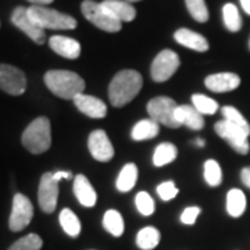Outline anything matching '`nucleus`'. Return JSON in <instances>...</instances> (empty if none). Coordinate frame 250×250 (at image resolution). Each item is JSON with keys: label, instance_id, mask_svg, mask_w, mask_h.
<instances>
[{"label": "nucleus", "instance_id": "4", "mask_svg": "<svg viewBox=\"0 0 250 250\" xmlns=\"http://www.w3.org/2000/svg\"><path fill=\"white\" fill-rule=\"evenodd\" d=\"M28 14L42 29H74L77 27L75 18L46 6H31L28 7Z\"/></svg>", "mask_w": 250, "mask_h": 250}, {"label": "nucleus", "instance_id": "10", "mask_svg": "<svg viewBox=\"0 0 250 250\" xmlns=\"http://www.w3.org/2000/svg\"><path fill=\"white\" fill-rule=\"evenodd\" d=\"M0 89L13 96H20L27 89L25 74L9 64H0Z\"/></svg>", "mask_w": 250, "mask_h": 250}, {"label": "nucleus", "instance_id": "28", "mask_svg": "<svg viewBox=\"0 0 250 250\" xmlns=\"http://www.w3.org/2000/svg\"><path fill=\"white\" fill-rule=\"evenodd\" d=\"M221 113H223L224 120L228 121L229 124L238 126L239 129H242L243 132H246L250 135V124L248 123V120L242 116V113L238 108L232 107V106H224L221 108Z\"/></svg>", "mask_w": 250, "mask_h": 250}, {"label": "nucleus", "instance_id": "11", "mask_svg": "<svg viewBox=\"0 0 250 250\" xmlns=\"http://www.w3.org/2000/svg\"><path fill=\"white\" fill-rule=\"evenodd\" d=\"M59 199V182L54 181L53 172H45L41 178L39 190H38V202L42 211L47 214L53 213L57 206Z\"/></svg>", "mask_w": 250, "mask_h": 250}, {"label": "nucleus", "instance_id": "8", "mask_svg": "<svg viewBox=\"0 0 250 250\" xmlns=\"http://www.w3.org/2000/svg\"><path fill=\"white\" fill-rule=\"evenodd\" d=\"M179 57L175 52L166 49L154 57L150 68V75L154 82H166L179 68Z\"/></svg>", "mask_w": 250, "mask_h": 250}, {"label": "nucleus", "instance_id": "40", "mask_svg": "<svg viewBox=\"0 0 250 250\" xmlns=\"http://www.w3.org/2000/svg\"><path fill=\"white\" fill-rule=\"evenodd\" d=\"M241 4L242 9L245 10V11L250 16V0H241Z\"/></svg>", "mask_w": 250, "mask_h": 250}, {"label": "nucleus", "instance_id": "24", "mask_svg": "<svg viewBox=\"0 0 250 250\" xmlns=\"http://www.w3.org/2000/svg\"><path fill=\"white\" fill-rule=\"evenodd\" d=\"M60 225H62V231L67 233L71 238H77L81 233L82 225H81L80 218L75 215V213L70 208H62L60 213Z\"/></svg>", "mask_w": 250, "mask_h": 250}, {"label": "nucleus", "instance_id": "1", "mask_svg": "<svg viewBox=\"0 0 250 250\" xmlns=\"http://www.w3.org/2000/svg\"><path fill=\"white\" fill-rule=\"evenodd\" d=\"M143 85L142 75L135 70H123L108 85V99L114 107H124L132 102L141 92Z\"/></svg>", "mask_w": 250, "mask_h": 250}, {"label": "nucleus", "instance_id": "17", "mask_svg": "<svg viewBox=\"0 0 250 250\" xmlns=\"http://www.w3.org/2000/svg\"><path fill=\"white\" fill-rule=\"evenodd\" d=\"M74 195L83 207H93L98 202L96 190L83 174H78L74 178Z\"/></svg>", "mask_w": 250, "mask_h": 250}, {"label": "nucleus", "instance_id": "15", "mask_svg": "<svg viewBox=\"0 0 250 250\" xmlns=\"http://www.w3.org/2000/svg\"><path fill=\"white\" fill-rule=\"evenodd\" d=\"M72 102L81 113H83L85 116L90 117V118H104L107 114L106 103L95 96L81 93Z\"/></svg>", "mask_w": 250, "mask_h": 250}, {"label": "nucleus", "instance_id": "39", "mask_svg": "<svg viewBox=\"0 0 250 250\" xmlns=\"http://www.w3.org/2000/svg\"><path fill=\"white\" fill-rule=\"evenodd\" d=\"M32 3V6H46V4H50L53 0H28Z\"/></svg>", "mask_w": 250, "mask_h": 250}, {"label": "nucleus", "instance_id": "16", "mask_svg": "<svg viewBox=\"0 0 250 250\" xmlns=\"http://www.w3.org/2000/svg\"><path fill=\"white\" fill-rule=\"evenodd\" d=\"M49 46L52 47V50L60 54L62 57L65 59H78L81 54V45L78 41L68 38V36L54 35L49 39Z\"/></svg>", "mask_w": 250, "mask_h": 250}, {"label": "nucleus", "instance_id": "18", "mask_svg": "<svg viewBox=\"0 0 250 250\" xmlns=\"http://www.w3.org/2000/svg\"><path fill=\"white\" fill-rule=\"evenodd\" d=\"M102 6L107 10L111 17L116 18L121 24L129 22L136 17L135 7L125 0H104L102 1Z\"/></svg>", "mask_w": 250, "mask_h": 250}, {"label": "nucleus", "instance_id": "42", "mask_svg": "<svg viewBox=\"0 0 250 250\" xmlns=\"http://www.w3.org/2000/svg\"><path fill=\"white\" fill-rule=\"evenodd\" d=\"M125 1H128V3H131V1H141V0H125Z\"/></svg>", "mask_w": 250, "mask_h": 250}, {"label": "nucleus", "instance_id": "37", "mask_svg": "<svg viewBox=\"0 0 250 250\" xmlns=\"http://www.w3.org/2000/svg\"><path fill=\"white\" fill-rule=\"evenodd\" d=\"M53 178L54 181H62V179H71L72 178V172L71 171H56L53 172Z\"/></svg>", "mask_w": 250, "mask_h": 250}, {"label": "nucleus", "instance_id": "9", "mask_svg": "<svg viewBox=\"0 0 250 250\" xmlns=\"http://www.w3.org/2000/svg\"><path fill=\"white\" fill-rule=\"evenodd\" d=\"M214 129L220 138H223L229 143V146L232 147L235 152L239 153V154H248L249 153L250 145L249 139H248L249 135L243 132L238 126H235V125L229 124L228 121L223 120V121L215 123Z\"/></svg>", "mask_w": 250, "mask_h": 250}, {"label": "nucleus", "instance_id": "25", "mask_svg": "<svg viewBox=\"0 0 250 250\" xmlns=\"http://www.w3.org/2000/svg\"><path fill=\"white\" fill-rule=\"evenodd\" d=\"M160 243V231L154 227H145L136 235V245L142 250H153Z\"/></svg>", "mask_w": 250, "mask_h": 250}, {"label": "nucleus", "instance_id": "41", "mask_svg": "<svg viewBox=\"0 0 250 250\" xmlns=\"http://www.w3.org/2000/svg\"><path fill=\"white\" fill-rule=\"evenodd\" d=\"M195 143L197 145V147H203V146L206 145L205 139H200V138H197L196 141H195Z\"/></svg>", "mask_w": 250, "mask_h": 250}, {"label": "nucleus", "instance_id": "29", "mask_svg": "<svg viewBox=\"0 0 250 250\" xmlns=\"http://www.w3.org/2000/svg\"><path fill=\"white\" fill-rule=\"evenodd\" d=\"M224 24L228 31L231 32H238L242 28V18L236 6L232 3H227L223 9Z\"/></svg>", "mask_w": 250, "mask_h": 250}, {"label": "nucleus", "instance_id": "30", "mask_svg": "<svg viewBox=\"0 0 250 250\" xmlns=\"http://www.w3.org/2000/svg\"><path fill=\"white\" fill-rule=\"evenodd\" d=\"M192 106L196 108L202 116L203 114L213 116L218 110V103L215 102L214 99L208 98V96L202 95V93H195L192 96Z\"/></svg>", "mask_w": 250, "mask_h": 250}, {"label": "nucleus", "instance_id": "23", "mask_svg": "<svg viewBox=\"0 0 250 250\" xmlns=\"http://www.w3.org/2000/svg\"><path fill=\"white\" fill-rule=\"evenodd\" d=\"M138 181V167L134 163H128L123 167V170L120 171L118 177L116 181V187L120 192H129L132 188L136 185Z\"/></svg>", "mask_w": 250, "mask_h": 250}, {"label": "nucleus", "instance_id": "6", "mask_svg": "<svg viewBox=\"0 0 250 250\" xmlns=\"http://www.w3.org/2000/svg\"><path fill=\"white\" fill-rule=\"evenodd\" d=\"M81 10L83 17L89 22L106 32H118L123 27L120 21H117L116 18L110 16L107 10L102 6V3H96L93 0H85L81 4Z\"/></svg>", "mask_w": 250, "mask_h": 250}, {"label": "nucleus", "instance_id": "12", "mask_svg": "<svg viewBox=\"0 0 250 250\" xmlns=\"http://www.w3.org/2000/svg\"><path fill=\"white\" fill-rule=\"evenodd\" d=\"M11 22L21 29L25 35H28L35 43L38 45H43L45 43V29L39 27L32 18L29 17L28 14V9L22 7V6H18L14 9L13 14H11Z\"/></svg>", "mask_w": 250, "mask_h": 250}, {"label": "nucleus", "instance_id": "7", "mask_svg": "<svg viewBox=\"0 0 250 250\" xmlns=\"http://www.w3.org/2000/svg\"><path fill=\"white\" fill-rule=\"evenodd\" d=\"M34 217V206L22 193H16L13 197V208L9 220V228L13 232L25 229Z\"/></svg>", "mask_w": 250, "mask_h": 250}, {"label": "nucleus", "instance_id": "38", "mask_svg": "<svg viewBox=\"0 0 250 250\" xmlns=\"http://www.w3.org/2000/svg\"><path fill=\"white\" fill-rule=\"evenodd\" d=\"M241 179L243 185L250 189V167H245L241 171Z\"/></svg>", "mask_w": 250, "mask_h": 250}, {"label": "nucleus", "instance_id": "19", "mask_svg": "<svg viewBox=\"0 0 250 250\" xmlns=\"http://www.w3.org/2000/svg\"><path fill=\"white\" fill-rule=\"evenodd\" d=\"M175 118L179 125H185L193 131H202L205 128V118L193 106L181 104L177 107Z\"/></svg>", "mask_w": 250, "mask_h": 250}, {"label": "nucleus", "instance_id": "33", "mask_svg": "<svg viewBox=\"0 0 250 250\" xmlns=\"http://www.w3.org/2000/svg\"><path fill=\"white\" fill-rule=\"evenodd\" d=\"M188 11L199 22H206L208 20V10L205 0H185Z\"/></svg>", "mask_w": 250, "mask_h": 250}, {"label": "nucleus", "instance_id": "13", "mask_svg": "<svg viewBox=\"0 0 250 250\" xmlns=\"http://www.w3.org/2000/svg\"><path fill=\"white\" fill-rule=\"evenodd\" d=\"M88 149L95 160L107 163L114 157V147L110 142L107 134L103 129L90 132L88 138Z\"/></svg>", "mask_w": 250, "mask_h": 250}, {"label": "nucleus", "instance_id": "20", "mask_svg": "<svg viewBox=\"0 0 250 250\" xmlns=\"http://www.w3.org/2000/svg\"><path fill=\"white\" fill-rule=\"evenodd\" d=\"M175 41L178 42L179 45L185 46L188 49H192V50H196V52H206L208 50V42L205 36L193 32L190 29L187 28H181L178 29L175 34H174Z\"/></svg>", "mask_w": 250, "mask_h": 250}, {"label": "nucleus", "instance_id": "3", "mask_svg": "<svg viewBox=\"0 0 250 250\" xmlns=\"http://www.w3.org/2000/svg\"><path fill=\"white\" fill-rule=\"evenodd\" d=\"M22 146L32 154L47 152L52 145V126L47 117H38L25 128L21 136Z\"/></svg>", "mask_w": 250, "mask_h": 250}, {"label": "nucleus", "instance_id": "34", "mask_svg": "<svg viewBox=\"0 0 250 250\" xmlns=\"http://www.w3.org/2000/svg\"><path fill=\"white\" fill-rule=\"evenodd\" d=\"M135 205L142 215H152L154 213V200L147 192H139L135 197Z\"/></svg>", "mask_w": 250, "mask_h": 250}, {"label": "nucleus", "instance_id": "43", "mask_svg": "<svg viewBox=\"0 0 250 250\" xmlns=\"http://www.w3.org/2000/svg\"><path fill=\"white\" fill-rule=\"evenodd\" d=\"M249 49H250V41H249Z\"/></svg>", "mask_w": 250, "mask_h": 250}, {"label": "nucleus", "instance_id": "22", "mask_svg": "<svg viewBox=\"0 0 250 250\" xmlns=\"http://www.w3.org/2000/svg\"><path fill=\"white\" fill-rule=\"evenodd\" d=\"M246 206H248L246 196L241 189L233 188L228 192V195H227V213L231 217H233V218L241 217L246 210Z\"/></svg>", "mask_w": 250, "mask_h": 250}, {"label": "nucleus", "instance_id": "36", "mask_svg": "<svg viewBox=\"0 0 250 250\" xmlns=\"http://www.w3.org/2000/svg\"><path fill=\"white\" fill-rule=\"evenodd\" d=\"M200 213H202V210H200V207H197V206L187 207V208L182 211V214H181V223L185 224V225H193V224L196 223L197 217H199Z\"/></svg>", "mask_w": 250, "mask_h": 250}, {"label": "nucleus", "instance_id": "27", "mask_svg": "<svg viewBox=\"0 0 250 250\" xmlns=\"http://www.w3.org/2000/svg\"><path fill=\"white\" fill-rule=\"evenodd\" d=\"M103 227L110 235H113L116 238L121 236L125 229L123 215L117 210H107L103 215Z\"/></svg>", "mask_w": 250, "mask_h": 250}, {"label": "nucleus", "instance_id": "32", "mask_svg": "<svg viewBox=\"0 0 250 250\" xmlns=\"http://www.w3.org/2000/svg\"><path fill=\"white\" fill-rule=\"evenodd\" d=\"M43 241L36 233H28L16 241L7 250H41Z\"/></svg>", "mask_w": 250, "mask_h": 250}, {"label": "nucleus", "instance_id": "26", "mask_svg": "<svg viewBox=\"0 0 250 250\" xmlns=\"http://www.w3.org/2000/svg\"><path fill=\"white\" fill-rule=\"evenodd\" d=\"M178 150L175 147V145L172 143H160L153 154V164L156 167H163L167 166L177 159Z\"/></svg>", "mask_w": 250, "mask_h": 250}, {"label": "nucleus", "instance_id": "35", "mask_svg": "<svg viewBox=\"0 0 250 250\" xmlns=\"http://www.w3.org/2000/svg\"><path fill=\"white\" fill-rule=\"evenodd\" d=\"M157 195L160 197L161 200L164 202H168L172 200L174 197L178 195V188L175 187V184L172 181H166V182H161L160 185L157 187Z\"/></svg>", "mask_w": 250, "mask_h": 250}, {"label": "nucleus", "instance_id": "5", "mask_svg": "<svg viewBox=\"0 0 250 250\" xmlns=\"http://www.w3.org/2000/svg\"><path fill=\"white\" fill-rule=\"evenodd\" d=\"M177 102L174 99L167 98V96H157L149 100L147 103V113L153 121L157 124L166 125L168 128H179L181 125L175 118V111H177Z\"/></svg>", "mask_w": 250, "mask_h": 250}, {"label": "nucleus", "instance_id": "31", "mask_svg": "<svg viewBox=\"0 0 250 250\" xmlns=\"http://www.w3.org/2000/svg\"><path fill=\"white\" fill-rule=\"evenodd\" d=\"M203 174H205V181L207 182V185L214 188L221 185V182H223V171H221L220 164L215 160L210 159V160L206 161Z\"/></svg>", "mask_w": 250, "mask_h": 250}, {"label": "nucleus", "instance_id": "21", "mask_svg": "<svg viewBox=\"0 0 250 250\" xmlns=\"http://www.w3.org/2000/svg\"><path fill=\"white\" fill-rule=\"evenodd\" d=\"M159 132H160V124L153 121L152 118H146V120H141L139 123L134 125L131 131V136L134 141L141 142V141L156 138Z\"/></svg>", "mask_w": 250, "mask_h": 250}, {"label": "nucleus", "instance_id": "14", "mask_svg": "<svg viewBox=\"0 0 250 250\" xmlns=\"http://www.w3.org/2000/svg\"><path fill=\"white\" fill-rule=\"evenodd\" d=\"M206 88L215 93L232 92L241 85V77L233 72H218L208 75L205 80Z\"/></svg>", "mask_w": 250, "mask_h": 250}, {"label": "nucleus", "instance_id": "2", "mask_svg": "<svg viewBox=\"0 0 250 250\" xmlns=\"http://www.w3.org/2000/svg\"><path fill=\"white\" fill-rule=\"evenodd\" d=\"M45 83L53 95L65 100H74L85 89V81L77 72L67 70L47 71L45 74Z\"/></svg>", "mask_w": 250, "mask_h": 250}]
</instances>
